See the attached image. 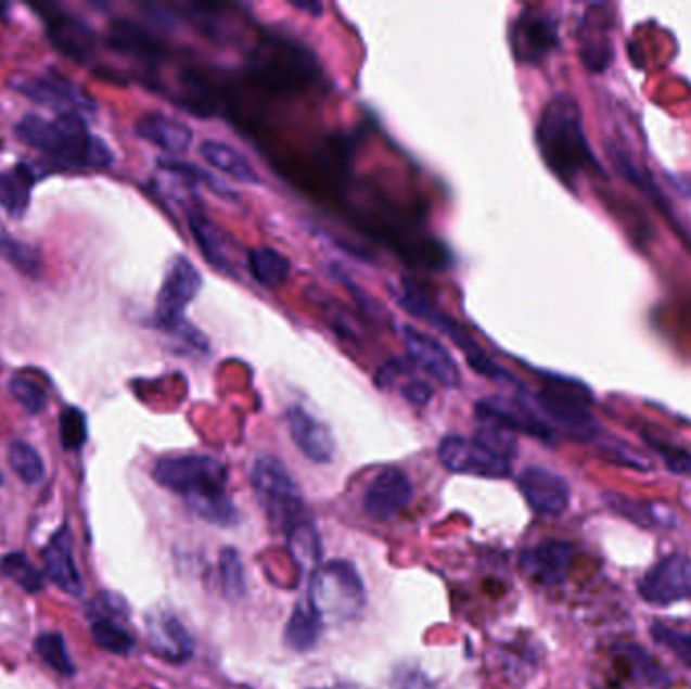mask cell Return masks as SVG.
<instances>
[{
	"label": "cell",
	"instance_id": "1",
	"mask_svg": "<svg viewBox=\"0 0 691 689\" xmlns=\"http://www.w3.org/2000/svg\"><path fill=\"white\" fill-rule=\"evenodd\" d=\"M158 484L182 496L203 520L229 528L236 524V508L227 498V468L210 455L164 457L152 471Z\"/></svg>",
	"mask_w": 691,
	"mask_h": 689
},
{
	"label": "cell",
	"instance_id": "2",
	"mask_svg": "<svg viewBox=\"0 0 691 689\" xmlns=\"http://www.w3.org/2000/svg\"><path fill=\"white\" fill-rule=\"evenodd\" d=\"M536 142L546 166L571 189L587 170L597 168L580 107L571 95H556L546 103L538 119Z\"/></svg>",
	"mask_w": 691,
	"mask_h": 689
},
{
	"label": "cell",
	"instance_id": "3",
	"mask_svg": "<svg viewBox=\"0 0 691 689\" xmlns=\"http://www.w3.org/2000/svg\"><path fill=\"white\" fill-rule=\"evenodd\" d=\"M16 138L43 152L53 162L72 168H105L114 154L102 138L89 132L79 114H57L44 119L29 114L15 126Z\"/></svg>",
	"mask_w": 691,
	"mask_h": 689
},
{
	"label": "cell",
	"instance_id": "4",
	"mask_svg": "<svg viewBox=\"0 0 691 689\" xmlns=\"http://www.w3.org/2000/svg\"><path fill=\"white\" fill-rule=\"evenodd\" d=\"M514 454V433L487 423L471 439L449 435L439 443V461L447 470L489 480L510 475Z\"/></svg>",
	"mask_w": 691,
	"mask_h": 689
},
{
	"label": "cell",
	"instance_id": "5",
	"mask_svg": "<svg viewBox=\"0 0 691 689\" xmlns=\"http://www.w3.org/2000/svg\"><path fill=\"white\" fill-rule=\"evenodd\" d=\"M364 602V583L353 562L338 558L311 572L309 604L322 623L353 621L362 613Z\"/></svg>",
	"mask_w": 691,
	"mask_h": 689
},
{
	"label": "cell",
	"instance_id": "6",
	"mask_svg": "<svg viewBox=\"0 0 691 689\" xmlns=\"http://www.w3.org/2000/svg\"><path fill=\"white\" fill-rule=\"evenodd\" d=\"M251 484L269 522L280 526L285 534L304 520L299 487L278 457H257L251 468Z\"/></svg>",
	"mask_w": 691,
	"mask_h": 689
},
{
	"label": "cell",
	"instance_id": "7",
	"mask_svg": "<svg viewBox=\"0 0 691 689\" xmlns=\"http://www.w3.org/2000/svg\"><path fill=\"white\" fill-rule=\"evenodd\" d=\"M251 74L271 91H299L316 79V63L299 44L273 39L253 51Z\"/></svg>",
	"mask_w": 691,
	"mask_h": 689
},
{
	"label": "cell",
	"instance_id": "8",
	"mask_svg": "<svg viewBox=\"0 0 691 689\" xmlns=\"http://www.w3.org/2000/svg\"><path fill=\"white\" fill-rule=\"evenodd\" d=\"M398 302H400V306L407 309L409 314H412L414 318L425 320V322L431 323L433 328H437L442 334L451 337L457 346H459L463 353L468 354V362H470L471 368H475L479 374H484L489 381H514L503 368L498 367L491 358H487L486 353L475 344V340H471V337L468 336V332H465L456 320H451L445 311L437 308V306L428 299L427 295L423 294L412 281H405V283H402V292L398 295Z\"/></svg>",
	"mask_w": 691,
	"mask_h": 689
},
{
	"label": "cell",
	"instance_id": "9",
	"mask_svg": "<svg viewBox=\"0 0 691 689\" xmlns=\"http://www.w3.org/2000/svg\"><path fill=\"white\" fill-rule=\"evenodd\" d=\"M536 398L550 419L566 426L576 437L590 439L597 433L594 417L589 411L592 396L585 386L554 377L546 382Z\"/></svg>",
	"mask_w": 691,
	"mask_h": 689
},
{
	"label": "cell",
	"instance_id": "10",
	"mask_svg": "<svg viewBox=\"0 0 691 689\" xmlns=\"http://www.w3.org/2000/svg\"><path fill=\"white\" fill-rule=\"evenodd\" d=\"M201 288L203 276L191 259L184 255L177 257L164 276L163 288L156 299V322L168 332L184 334V311L194 302Z\"/></svg>",
	"mask_w": 691,
	"mask_h": 689
},
{
	"label": "cell",
	"instance_id": "11",
	"mask_svg": "<svg viewBox=\"0 0 691 689\" xmlns=\"http://www.w3.org/2000/svg\"><path fill=\"white\" fill-rule=\"evenodd\" d=\"M510 43L515 60L529 65H538L556 49L559 44V25L554 16L540 9L522 11L510 33Z\"/></svg>",
	"mask_w": 691,
	"mask_h": 689
},
{
	"label": "cell",
	"instance_id": "12",
	"mask_svg": "<svg viewBox=\"0 0 691 689\" xmlns=\"http://www.w3.org/2000/svg\"><path fill=\"white\" fill-rule=\"evenodd\" d=\"M639 597L657 607L691 599V558L671 554L660 560L641 578Z\"/></svg>",
	"mask_w": 691,
	"mask_h": 689
},
{
	"label": "cell",
	"instance_id": "13",
	"mask_svg": "<svg viewBox=\"0 0 691 689\" xmlns=\"http://www.w3.org/2000/svg\"><path fill=\"white\" fill-rule=\"evenodd\" d=\"M11 88L33 102L57 110L60 114H77L95 107L81 89L75 88L69 79L61 75H16Z\"/></svg>",
	"mask_w": 691,
	"mask_h": 689
},
{
	"label": "cell",
	"instance_id": "14",
	"mask_svg": "<svg viewBox=\"0 0 691 689\" xmlns=\"http://www.w3.org/2000/svg\"><path fill=\"white\" fill-rule=\"evenodd\" d=\"M475 412L482 423L501 426L510 433H526L534 439L552 443L554 433L540 417H536L528 407L514 398L506 396H487L475 405Z\"/></svg>",
	"mask_w": 691,
	"mask_h": 689
},
{
	"label": "cell",
	"instance_id": "15",
	"mask_svg": "<svg viewBox=\"0 0 691 689\" xmlns=\"http://www.w3.org/2000/svg\"><path fill=\"white\" fill-rule=\"evenodd\" d=\"M402 342L409 353V360L414 367L423 368L425 372H428V377L442 382L447 388H456L461 384L459 365L439 340L428 336L412 326H405Z\"/></svg>",
	"mask_w": 691,
	"mask_h": 689
},
{
	"label": "cell",
	"instance_id": "16",
	"mask_svg": "<svg viewBox=\"0 0 691 689\" xmlns=\"http://www.w3.org/2000/svg\"><path fill=\"white\" fill-rule=\"evenodd\" d=\"M517 487L529 508L540 515H560L571 503V485L556 471L528 468L520 473Z\"/></svg>",
	"mask_w": 691,
	"mask_h": 689
},
{
	"label": "cell",
	"instance_id": "17",
	"mask_svg": "<svg viewBox=\"0 0 691 689\" xmlns=\"http://www.w3.org/2000/svg\"><path fill=\"white\" fill-rule=\"evenodd\" d=\"M412 499V484L409 475L398 468L381 471L372 484L368 485L362 508L372 520H393L402 512Z\"/></svg>",
	"mask_w": 691,
	"mask_h": 689
},
{
	"label": "cell",
	"instance_id": "18",
	"mask_svg": "<svg viewBox=\"0 0 691 689\" xmlns=\"http://www.w3.org/2000/svg\"><path fill=\"white\" fill-rule=\"evenodd\" d=\"M574 548L564 540H546L522 552L520 566L532 583L540 587H559L573 564Z\"/></svg>",
	"mask_w": 691,
	"mask_h": 689
},
{
	"label": "cell",
	"instance_id": "19",
	"mask_svg": "<svg viewBox=\"0 0 691 689\" xmlns=\"http://www.w3.org/2000/svg\"><path fill=\"white\" fill-rule=\"evenodd\" d=\"M611 7L606 4H594L583 16V25H580V58L585 67L590 72L601 74L604 72L611 61H613V37H611V27H613V16L609 15Z\"/></svg>",
	"mask_w": 691,
	"mask_h": 689
},
{
	"label": "cell",
	"instance_id": "20",
	"mask_svg": "<svg viewBox=\"0 0 691 689\" xmlns=\"http://www.w3.org/2000/svg\"><path fill=\"white\" fill-rule=\"evenodd\" d=\"M44 571L47 578L65 590L72 597H81L86 585L81 578V572L77 569L74 558V546H72V534L67 526H61L51 540L43 548Z\"/></svg>",
	"mask_w": 691,
	"mask_h": 689
},
{
	"label": "cell",
	"instance_id": "21",
	"mask_svg": "<svg viewBox=\"0 0 691 689\" xmlns=\"http://www.w3.org/2000/svg\"><path fill=\"white\" fill-rule=\"evenodd\" d=\"M44 23L51 43L55 44L63 55L81 63L91 60L95 51V35L81 18L49 9L44 15Z\"/></svg>",
	"mask_w": 691,
	"mask_h": 689
},
{
	"label": "cell",
	"instance_id": "22",
	"mask_svg": "<svg viewBox=\"0 0 691 689\" xmlns=\"http://www.w3.org/2000/svg\"><path fill=\"white\" fill-rule=\"evenodd\" d=\"M191 231L208 264L231 278L239 273V247L229 233H225L221 227H217L201 213H192Z\"/></svg>",
	"mask_w": 691,
	"mask_h": 689
},
{
	"label": "cell",
	"instance_id": "23",
	"mask_svg": "<svg viewBox=\"0 0 691 689\" xmlns=\"http://www.w3.org/2000/svg\"><path fill=\"white\" fill-rule=\"evenodd\" d=\"M148 637L154 651L172 663H184L192 658L194 643L178 616L168 611H154L148 615Z\"/></svg>",
	"mask_w": 691,
	"mask_h": 689
},
{
	"label": "cell",
	"instance_id": "24",
	"mask_svg": "<svg viewBox=\"0 0 691 689\" xmlns=\"http://www.w3.org/2000/svg\"><path fill=\"white\" fill-rule=\"evenodd\" d=\"M287 426L297 449L316 463H328L334 457V437L330 429L304 407L295 405L287 411Z\"/></svg>",
	"mask_w": 691,
	"mask_h": 689
},
{
	"label": "cell",
	"instance_id": "25",
	"mask_svg": "<svg viewBox=\"0 0 691 689\" xmlns=\"http://www.w3.org/2000/svg\"><path fill=\"white\" fill-rule=\"evenodd\" d=\"M136 133L170 154H182L192 144L191 128L164 114H144L136 122Z\"/></svg>",
	"mask_w": 691,
	"mask_h": 689
},
{
	"label": "cell",
	"instance_id": "26",
	"mask_svg": "<svg viewBox=\"0 0 691 689\" xmlns=\"http://www.w3.org/2000/svg\"><path fill=\"white\" fill-rule=\"evenodd\" d=\"M107 43L124 55H130L133 60L156 61L163 55V47L156 43L152 35L132 21H116L107 30Z\"/></svg>",
	"mask_w": 691,
	"mask_h": 689
},
{
	"label": "cell",
	"instance_id": "27",
	"mask_svg": "<svg viewBox=\"0 0 691 689\" xmlns=\"http://www.w3.org/2000/svg\"><path fill=\"white\" fill-rule=\"evenodd\" d=\"M199 154L205 158L206 164H210L213 168H217L219 173L233 178L236 182L259 184V175L255 173L249 161L235 148L222 144V142H215V140H205L199 148Z\"/></svg>",
	"mask_w": 691,
	"mask_h": 689
},
{
	"label": "cell",
	"instance_id": "28",
	"mask_svg": "<svg viewBox=\"0 0 691 689\" xmlns=\"http://www.w3.org/2000/svg\"><path fill=\"white\" fill-rule=\"evenodd\" d=\"M33 184L35 175L27 164L0 173V208H4L11 217H23L29 208Z\"/></svg>",
	"mask_w": 691,
	"mask_h": 689
},
{
	"label": "cell",
	"instance_id": "29",
	"mask_svg": "<svg viewBox=\"0 0 691 689\" xmlns=\"http://www.w3.org/2000/svg\"><path fill=\"white\" fill-rule=\"evenodd\" d=\"M247 269H249L251 278L269 290L283 285L292 273V265L287 261V257H283L271 247L251 250L247 253Z\"/></svg>",
	"mask_w": 691,
	"mask_h": 689
},
{
	"label": "cell",
	"instance_id": "30",
	"mask_svg": "<svg viewBox=\"0 0 691 689\" xmlns=\"http://www.w3.org/2000/svg\"><path fill=\"white\" fill-rule=\"evenodd\" d=\"M604 501L609 503V508L615 513H620L625 518H629L635 524L641 526H662V528H671L676 524V515L669 508H662L657 503H649V501H635V499L623 498L618 494H606Z\"/></svg>",
	"mask_w": 691,
	"mask_h": 689
},
{
	"label": "cell",
	"instance_id": "31",
	"mask_svg": "<svg viewBox=\"0 0 691 689\" xmlns=\"http://www.w3.org/2000/svg\"><path fill=\"white\" fill-rule=\"evenodd\" d=\"M322 633V618L313 613L311 607L297 604L285 627V643L295 651H309L318 646Z\"/></svg>",
	"mask_w": 691,
	"mask_h": 689
},
{
	"label": "cell",
	"instance_id": "32",
	"mask_svg": "<svg viewBox=\"0 0 691 689\" xmlns=\"http://www.w3.org/2000/svg\"><path fill=\"white\" fill-rule=\"evenodd\" d=\"M35 651L41 660L55 669L57 674L65 675V677H74L77 667H75L74 660L67 651V641L61 633H41L37 639H35Z\"/></svg>",
	"mask_w": 691,
	"mask_h": 689
},
{
	"label": "cell",
	"instance_id": "33",
	"mask_svg": "<svg viewBox=\"0 0 691 689\" xmlns=\"http://www.w3.org/2000/svg\"><path fill=\"white\" fill-rule=\"evenodd\" d=\"M91 637L95 646L102 647L103 651H110L114 655H128L136 647L132 633H128L116 621L105 616H98L91 621Z\"/></svg>",
	"mask_w": 691,
	"mask_h": 689
},
{
	"label": "cell",
	"instance_id": "34",
	"mask_svg": "<svg viewBox=\"0 0 691 689\" xmlns=\"http://www.w3.org/2000/svg\"><path fill=\"white\" fill-rule=\"evenodd\" d=\"M9 465L15 471L23 484L37 485L43 482L44 463L41 455L29 443L15 441L9 449Z\"/></svg>",
	"mask_w": 691,
	"mask_h": 689
},
{
	"label": "cell",
	"instance_id": "35",
	"mask_svg": "<svg viewBox=\"0 0 691 689\" xmlns=\"http://www.w3.org/2000/svg\"><path fill=\"white\" fill-rule=\"evenodd\" d=\"M0 569L4 576L15 580L18 587L27 592H39L44 587V576L41 571L30 562L25 552H9L0 560Z\"/></svg>",
	"mask_w": 691,
	"mask_h": 689
},
{
	"label": "cell",
	"instance_id": "36",
	"mask_svg": "<svg viewBox=\"0 0 691 689\" xmlns=\"http://www.w3.org/2000/svg\"><path fill=\"white\" fill-rule=\"evenodd\" d=\"M287 538H290V548H292L295 562L302 569H308V566H313L318 562V558H320V538H318V532H316L313 524L309 520L304 518L297 526L290 529Z\"/></svg>",
	"mask_w": 691,
	"mask_h": 689
},
{
	"label": "cell",
	"instance_id": "37",
	"mask_svg": "<svg viewBox=\"0 0 691 689\" xmlns=\"http://www.w3.org/2000/svg\"><path fill=\"white\" fill-rule=\"evenodd\" d=\"M219 571H221L222 595L227 599H241L247 590L245 585V569L235 548H225L219 557Z\"/></svg>",
	"mask_w": 691,
	"mask_h": 689
},
{
	"label": "cell",
	"instance_id": "38",
	"mask_svg": "<svg viewBox=\"0 0 691 689\" xmlns=\"http://www.w3.org/2000/svg\"><path fill=\"white\" fill-rule=\"evenodd\" d=\"M61 447L65 451H79L88 441V419L86 412L67 407L60 417Z\"/></svg>",
	"mask_w": 691,
	"mask_h": 689
},
{
	"label": "cell",
	"instance_id": "39",
	"mask_svg": "<svg viewBox=\"0 0 691 689\" xmlns=\"http://www.w3.org/2000/svg\"><path fill=\"white\" fill-rule=\"evenodd\" d=\"M651 637L655 643L669 649L677 660L691 669V633L690 630L676 629L665 623L651 625Z\"/></svg>",
	"mask_w": 691,
	"mask_h": 689
},
{
	"label": "cell",
	"instance_id": "40",
	"mask_svg": "<svg viewBox=\"0 0 691 689\" xmlns=\"http://www.w3.org/2000/svg\"><path fill=\"white\" fill-rule=\"evenodd\" d=\"M623 660L627 661L629 672L635 679L645 681L651 686H660L663 681V669L655 665V661L649 658L648 653L639 647H625L623 649Z\"/></svg>",
	"mask_w": 691,
	"mask_h": 689
},
{
	"label": "cell",
	"instance_id": "41",
	"mask_svg": "<svg viewBox=\"0 0 691 689\" xmlns=\"http://www.w3.org/2000/svg\"><path fill=\"white\" fill-rule=\"evenodd\" d=\"M9 388L25 411L30 414L43 411L47 405V393L37 382L30 381L27 377H13L9 382Z\"/></svg>",
	"mask_w": 691,
	"mask_h": 689
},
{
	"label": "cell",
	"instance_id": "42",
	"mask_svg": "<svg viewBox=\"0 0 691 689\" xmlns=\"http://www.w3.org/2000/svg\"><path fill=\"white\" fill-rule=\"evenodd\" d=\"M648 443L657 454L662 455L667 470L679 473V475H688V473H691V455L688 454L686 449H681V447H677V445H671V443H667V441L649 437V435Z\"/></svg>",
	"mask_w": 691,
	"mask_h": 689
},
{
	"label": "cell",
	"instance_id": "43",
	"mask_svg": "<svg viewBox=\"0 0 691 689\" xmlns=\"http://www.w3.org/2000/svg\"><path fill=\"white\" fill-rule=\"evenodd\" d=\"M400 395L405 396L411 405L423 407L433 398V386L428 382L411 379L400 386Z\"/></svg>",
	"mask_w": 691,
	"mask_h": 689
},
{
	"label": "cell",
	"instance_id": "44",
	"mask_svg": "<svg viewBox=\"0 0 691 689\" xmlns=\"http://www.w3.org/2000/svg\"><path fill=\"white\" fill-rule=\"evenodd\" d=\"M395 684V689H427L428 681L423 677V675L419 674V672H411V669H407V672H400L397 675V679L393 681Z\"/></svg>",
	"mask_w": 691,
	"mask_h": 689
},
{
	"label": "cell",
	"instance_id": "45",
	"mask_svg": "<svg viewBox=\"0 0 691 689\" xmlns=\"http://www.w3.org/2000/svg\"><path fill=\"white\" fill-rule=\"evenodd\" d=\"M297 11H308L309 15L320 16L324 13V4L320 2H292Z\"/></svg>",
	"mask_w": 691,
	"mask_h": 689
},
{
	"label": "cell",
	"instance_id": "46",
	"mask_svg": "<svg viewBox=\"0 0 691 689\" xmlns=\"http://www.w3.org/2000/svg\"><path fill=\"white\" fill-rule=\"evenodd\" d=\"M0 152H2V138H0Z\"/></svg>",
	"mask_w": 691,
	"mask_h": 689
},
{
	"label": "cell",
	"instance_id": "47",
	"mask_svg": "<svg viewBox=\"0 0 691 689\" xmlns=\"http://www.w3.org/2000/svg\"><path fill=\"white\" fill-rule=\"evenodd\" d=\"M0 485H2V475H0Z\"/></svg>",
	"mask_w": 691,
	"mask_h": 689
}]
</instances>
